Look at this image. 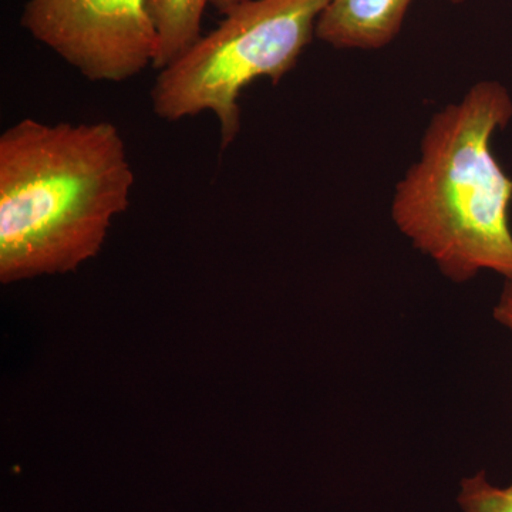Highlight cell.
Returning <instances> with one entry per match:
<instances>
[{
  "label": "cell",
  "mask_w": 512,
  "mask_h": 512,
  "mask_svg": "<svg viewBox=\"0 0 512 512\" xmlns=\"http://www.w3.org/2000/svg\"><path fill=\"white\" fill-rule=\"evenodd\" d=\"M133 185L109 121L10 126L0 136V281L76 271L99 254Z\"/></svg>",
  "instance_id": "cell-1"
},
{
  "label": "cell",
  "mask_w": 512,
  "mask_h": 512,
  "mask_svg": "<svg viewBox=\"0 0 512 512\" xmlns=\"http://www.w3.org/2000/svg\"><path fill=\"white\" fill-rule=\"evenodd\" d=\"M511 119L504 84H474L431 117L419 161L394 187V224L456 284L484 269L512 279V178L491 151Z\"/></svg>",
  "instance_id": "cell-2"
},
{
  "label": "cell",
  "mask_w": 512,
  "mask_h": 512,
  "mask_svg": "<svg viewBox=\"0 0 512 512\" xmlns=\"http://www.w3.org/2000/svg\"><path fill=\"white\" fill-rule=\"evenodd\" d=\"M329 3L244 0L234 6L217 29L160 70L151 89L154 114L178 121L211 111L227 150L241 131L239 94L262 77L278 84L295 69Z\"/></svg>",
  "instance_id": "cell-3"
},
{
  "label": "cell",
  "mask_w": 512,
  "mask_h": 512,
  "mask_svg": "<svg viewBox=\"0 0 512 512\" xmlns=\"http://www.w3.org/2000/svg\"><path fill=\"white\" fill-rule=\"evenodd\" d=\"M20 26L90 82H126L157 57L146 0H28Z\"/></svg>",
  "instance_id": "cell-4"
},
{
  "label": "cell",
  "mask_w": 512,
  "mask_h": 512,
  "mask_svg": "<svg viewBox=\"0 0 512 512\" xmlns=\"http://www.w3.org/2000/svg\"><path fill=\"white\" fill-rule=\"evenodd\" d=\"M413 0H330L315 37L342 50H379L399 36Z\"/></svg>",
  "instance_id": "cell-5"
},
{
  "label": "cell",
  "mask_w": 512,
  "mask_h": 512,
  "mask_svg": "<svg viewBox=\"0 0 512 512\" xmlns=\"http://www.w3.org/2000/svg\"><path fill=\"white\" fill-rule=\"evenodd\" d=\"M158 36L153 67L163 70L202 37V18L211 0H146Z\"/></svg>",
  "instance_id": "cell-6"
},
{
  "label": "cell",
  "mask_w": 512,
  "mask_h": 512,
  "mask_svg": "<svg viewBox=\"0 0 512 512\" xmlns=\"http://www.w3.org/2000/svg\"><path fill=\"white\" fill-rule=\"evenodd\" d=\"M457 503L463 512H512V484L495 487L484 470L478 471L476 476L461 480Z\"/></svg>",
  "instance_id": "cell-7"
},
{
  "label": "cell",
  "mask_w": 512,
  "mask_h": 512,
  "mask_svg": "<svg viewBox=\"0 0 512 512\" xmlns=\"http://www.w3.org/2000/svg\"><path fill=\"white\" fill-rule=\"evenodd\" d=\"M494 318L512 332V279H505L500 301L494 308Z\"/></svg>",
  "instance_id": "cell-8"
},
{
  "label": "cell",
  "mask_w": 512,
  "mask_h": 512,
  "mask_svg": "<svg viewBox=\"0 0 512 512\" xmlns=\"http://www.w3.org/2000/svg\"><path fill=\"white\" fill-rule=\"evenodd\" d=\"M241 2H244V0H211V5L214 6L218 12L222 13V15H225L228 10H231Z\"/></svg>",
  "instance_id": "cell-9"
},
{
  "label": "cell",
  "mask_w": 512,
  "mask_h": 512,
  "mask_svg": "<svg viewBox=\"0 0 512 512\" xmlns=\"http://www.w3.org/2000/svg\"><path fill=\"white\" fill-rule=\"evenodd\" d=\"M447 2L454 3V5H460L464 0H447Z\"/></svg>",
  "instance_id": "cell-10"
}]
</instances>
